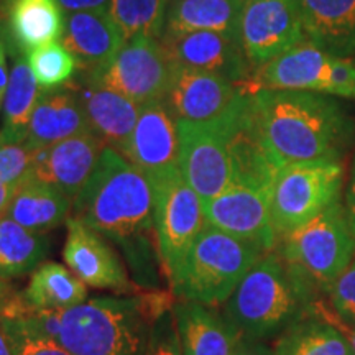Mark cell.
I'll return each mask as SVG.
<instances>
[{"instance_id": "cell-1", "label": "cell", "mask_w": 355, "mask_h": 355, "mask_svg": "<svg viewBox=\"0 0 355 355\" xmlns=\"http://www.w3.org/2000/svg\"><path fill=\"white\" fill-rule=\"evenodd\" d=\"M252 101L265 144L279 166L340 162L355 137V119L337 97L259 89L252 92Z\"/></svg>"}, {"instance_id": "cell-2", "label": "cell", "mask_w": 355, "mask_h": 355, "mask_svg": "<svg viewBox=\"0 0 355 355\" xmlns=\"http://www.w3.org/2000/svg\"><path fill=\"white\" fill-rule=\"evenodd\" d=\"M74 219L121 245L130 263L145 272L155 234L153 186L144 171L105 146L94 173L73 201Z\"/></svg>"}, {"instance_id": "cell-3", "label": "cell", "mask_w": 355, "mask_h": 355, "mask_svg": "<svg viewBox=\"0 0 355 355\" xmlns=\"http://www.w3.org/2000/svg\"><path fill=\"white\" fill-rule=\"evenodd\" d=\"M171 308L165 296H101L61 311L58 344L73 355H145L153 321Z\"/></svg>"}, {"instance_id": "cell-4", "label": "cell", "mask_w": 355, "mask_h": 355, "mask_svg": "<svg viewBox=\"0 0 355 355\" xmlns=\"http://www.w3.org/2000/svg\"><path fill=\"white\" fill-rule=\"evenodd\" d=\"M308 293L282 254L266 252L224 303V319L239 337L261 340L298 321Z\"/></svg>"}, {"instance_id": "cell-5", "label": "cell", "mask_w": 355, "mask_h": 355, "mask_svg": "<svg viewBox=\"0 0 355 355\" xmlns=\"http://www.w3.org/2000/svg\"><path fill=\"white\" fill-rule=\"evenodd\" d=\"M263 255L259 247L206 225L171 275L173 293L204 306L225 303Z\"/></svg>"}, {"instance_id": "cell-6", "label": "cell", "mask_w": 355, "mask_h": 355, "mask_svg": "<svg viewBox=\"0 0 355 355\" xmlns=\"http://www.w3.org/2000/svg\"><path fill=\"white\" fill-rule=\"evenodd\" d=\"M282 257L306 290L318 286L329 293L355 257V235L344 204L334 202L303 227L285 235Z\"/></svg>"}, {"instance_id": "cell-7", "label": "cell", "mask_w": 355, "mask_h": 355, "mask_svg": "<svg viewBox=\"0 0 355 355\" xmlns=\"http://www.w3.org/2000/svg\"><path fill=\"white\" fill-rule=\"evenodd\" d=\"M340 162H301L282 166L270 188V211L278 235L295 232L340 201Z\"/></svg>"}, {"instance_id": "cell-8", "label": "cell", "mask_w": 355, "mask_h": 355, "mask_svg": "<svg viewBox=\"0 0 355 355\" xmlns=\"http://www.w3.org/2000/svg\"><path fill=\"white\" fill-rule=\"evenodd\" d=\"M290 89L355 101V60L339 58L303 42L254 71L247 91Z\"/></svg>"}, {"instance_id": "cell-9", "label": "cell", "mask_w": 355, "mask_h": 355, "mask_svg": "<svg viewBox=\"0 0 355 355\" xmlns=\"http://www.w3.org/2000/svg\"><path fill=\"white\" fill-rule=\"evenodd\" d=\"M175 64L157 38H133L104 68L84 73V79L144 105L163 101Z\"/></svg>"}, {"instance_id": "cell-10", "label": "cell", "mask_w": 355, "mask_h": 355, "mask_svg": "<svg viewBox=\"0 0 355 355\" xmlns=\"http://www.w3.org/2000/svg\"><path fill=\"white\" fill-rule=\"evenodd\" d=\"M155 239L168 278L176 272L194 239L206 227L204 202L181 171L153 183Z\"/></svg>"}, {"instance_id": "cell-11", "label": "cell", "mask_w": 355, "mask_h": 355, "mask_svg": "<svg viewBox=\"0 0 355 355\" xmlns=\"http://www.w3.org/2000/svg\"><path fill=\"white\" fill-rule=\"evenodd\" d=\"M239 40L254 71L306 42L300 0H243Z\"/></svg>"}, {"instance_id": "cell-12", "label": "cell", "mask_w": 355, "mask_h": 355, "mask_svg": "<svg viewBox=\"0 0 355 355\" xmlns=\"http://www.w3.org/2000/svg\"><path fill=\"white\" fill-rule=\"evenodd\" d=\"M229 115L214 123L178 122L181 140L180 171L202 202L219 196L232 184V163L227 146Z\"/></svg>"}, {"instance_id": "cell-13", "label": "cell", "mask_w": 355, "mask_h": 355, "mask_svg": "<svg viewBox=\"0 0 355 355\" xmlns=\"http://www.w3.org/2000/svg\"><path fill=\"white\" fill-rule=\"evenodd\" d=\"M245 92L217 74L175 66L163 104L178 122L214 123L227 117Z\"/></svg>"}, {"instance_id": "cell-14", "label": "cell", "mask_w": 355, "mask_h": 355, "mask_svg": "<svg viewBox=\"0 0 355 355\" xmlns=\"http://www.w3.org/2000/svg\"><path fill=\"white\" fill-rule=\"evenodd\" d=\"M175 66L207 71L227 81L248 87L254 68L248 63L239 37L220 32L168 33L159 38Z\"/></svg>"}, {"instance_id": "cell-15", "label": "cell", "mask_w": 355, "mask_h": 355, "mask_svg": "<svg viewBox=\"0 0 355 355\" xmlns=\"http://www.w3.org/2000/svg\"><path fill=\"white\" fill-rule=\"evenodd\" d=\"M204 214L207 225L252 243L265 254L275 248L278 234L270 211V191L232 183L204 202Z\"/></svg>"}, {"instance_id": "cell-16", "label": "cell", "mask_w": 355, "mask_h": 355, "mask_svg": "<svg viewBox=\"0 0 355 355\" xmlns=\"http://www.w3.org/2000/svg\"><path fill=\"white\" fill-rule=\"evenodd\" d=\"M180 150L178 121L163 101L141 105L123 157L144 171L153 184L180 171Z\"/></svg>"}, {"instance_id": "cell-17", "label": "cell", "mask_w": 355, "mask_h": 355, "mask_svg": "<svg viewBox=\"0 0 355 355\" xmlns=\"http://www.w3.org/2000/svg\"><path fill=\"white\" fill-rule=\"evenodd\" d=\"M104 148L91 132L40 148L30 178L55 186L74 201L94 173Z\"/></svg>"}, {"instance_id": "cell-18", "label": "cell", "mask_w": 355, "mask_h": 355, "mask_svg": "<svg viewBox=\"0 0 355 355\" xmlns=\"http://www.w3.org/2000/svg\"><path fill=\"white\" fill-rule=\"evenodd\" d=\"M63 250L64 263L86 286L125 291L130 288L119 255L105 239L74 217H69Z\"/></svg>"}, {"instance_id": "cell-19", "label": "cell", "mask_w": 355, "mask_h": 355, "mask_svg": "<svg viewBox=\"0 0 355 355\" xmlns=\"http://www.w3.org/2000/svg\"><path fill=\"white\" fill-rule=\"evenodd\" d=\"M71 84L86 114L89 132L96 135L104 146L123 155L132 139L141 105L110 89L89 83L84 78L76 84Z\"/></svg>"}, {"instance_id": "cell-20", "label": "cell", "mask_w": 355, "mask_h": 355, "mask_svg": "<svg viewBox=\"0 0 355 355\" xmlns=\"http://www.w3.org/2000/svg\"><path fill=\"white\" fill-rule=\"evenodd\" d=\"M84 73L104 68L122 50L125 38L107 10L66 13L61 38Z\"/></svg>"}, {"instance_id": "cell-21", "label": "cell", "mask_w": 355, "mask_h": 355, "mask_svg": "<svg viewBox=\"0 0 355 355\" xmlns=\"http://www.w3.org/2000/svg\"><path fill=\"white\" fill-rule=\"evenodd\" d=\"M87 132L86 114L73 84L68 83L43 89L30 119L25 141L33 150H40Z\"/></svg>"}, {"instance_id": "cell-22", "label": "cell", "mask_w": 355, "mask_h": 355, "mask_svg": "<svg viewBox=\"0 0 355 355\" xmlns=\"http://www.w3.org/2000/svg\"><path fill=\"white\" fill-rule=\"evenodd\" d=\"M7 50L28 55L63 38L66 12L58 0H3Z\"/></svg>"}, {"instance_id": "cell-23", "label": "cell", "mask_w": 355, "mask_h": 355, "mask_svg": "<svg viewBox=\"0 0 355 355\" xmlns=\"http://www.w3.org/2000/svg\"><path fill=\"white\" fill-rule=\"evenodd\" d=\"M306 42L339 58H355V0H300Z\"/></svg>"}, {"instance_id": "cell-24", "label": "cell", "mask_w": 355, "mask_h": 355, "mask_svg": "<svg viewBox=\"0 0 355 355\" xmlns=\"http://www.w3.org/2000/svg\"><path fill=\"white\" fill-rule=\"evenodd\" d=\"M184 355H232L239 334L207 306L181 300L173 304Z\"/></svg>"}, {"instance_id": "cell-25", "label": "cell", "mask_w": 355, "mask_h": 355, "mask_svg": "<svg viewBox=\"0 0 355 355\" xmlns=\"http://www.w3.org/2000/svg\"><path fill=\"white\" fill-rule=\"evenodd\" d=\"M73 199L43 181L26 180L13 194L6 217L35 234L50 232L68 222Z\"/></svg>"}, {"instance_id": "cell-26", "label": "cell", "mask_w": 355, "mask_h": 355, "mask_svg": "<svg viewBox=\"0 0 355 355\" xmlns=\"http://www.w3.org/2000/svg\"><path fill=\"white\" fill-rule=\"evenodd\" d=\"M8 53L13 60L8 69L7 92L0 112V144H19L26 140L30 119L44 87L35 79L26 55L15 50H8Z\"/></svg>"}, {"instance_id": "cell-27", "label": "cell", "mask_w": 355, "mask_h": 355, "mask_svg": "<svg viewBox=\"0 0 355 355\" xmlns=\"http://www.w3.org/2000/svg\"><path fill=\"white\" fill-rule=\"evenodd\" d=\"M243 0H170L165 32H220L239 37ZM163 32V33H165Z\"/></svg>"}, {"instance_id": "cell-28", "label": "cell", "mask_w": 355, "mask_h": 355, "mask_svg": "<svg viewBox=\"0 0 355 355\" xmlns=\"http://www.w3.org/2000/svg\"><path fill=\"white\" fill-rule=\"evenodd\" d=\"M24 298L32 309L66 311L86 301L87 288L66 266L46 261L32 272Z\"/></svg>"}, {"instance_id": "cell-29", "label": "cell", "mask_w": 355, "mask_h": 355, "mask_svg": "<svg viewBox=\"0 0 355 355\" xmlns=\"http://www.w3.org/2000/svg\"><path fill=\"white\" fill-rule=\"evenodd\" d=\"M48 242L8 217L0 219V278H19L42 265Z\"/></svg>"}, {"instance_id": "cell-30", "label": "cell", "mask_w": 355, "mask_h": 355, "mask_svg": "<svg viewBox=\"0 0 355 355\" xmlns=\"http://www.w3.org/2000/svg\"><path fill=\"white\" fill-rule=\"evenodd\" d=\"M275 355H355L347 337L321 321H296L283 331Z\"/></svg>"}, {"instance_id": "cell-31", "label": "cell", "mask_w": 355, "mask_h": 355, "mask_svg": "<svg viewBox=\"0 0 355 355\" xmlns=\"http://www.w3.org/2000/svg\"><path fill=\"white\" fill-rule=\"evenodd\" d=\"M0 326L15 355H73L33 326L24 295H13L0 309Z\"/></svg>"}, {"instance_id": "cell-32", "label": "cell", "mask_w": 355, "mask_h": 355, "mask_svg": "<svg viewBox=\"0 0 355 355\" xmlns=\"http://www.w3.org/2000/svg\"><path fill=\"white\" fill-rule=\"evenodd\" d=\"M170 0H110L109 13L125 38H162Z\"/></svg>"}, {"instance_id": "cell-33", "label": "cell", "mask_w": 355, "mask_h": 355, "mask_svg": "<svg viewBox=\"0 0 355 355\" xmlns=\"http://www.w3.org/2000/svg\"><path fill=\"white\" fill-rule=\"evenodd\" d=\"M26 60L35 79L44 89L64 86L79 68L74 56L60 42L35 48L26 55Z\"/></svg>"}, {"instance_id": "cell-34", "label": "cell", "mask_w": 355, "mask_h": 355, "mask_svg": "<svg viewBox=\"0 0 355 355\" xmlns=\"http://www.w3.org/2000/svg\"><path fill=\"white\" fill-rule=\"evenodd\" d=\"M35 153L37 150L26 145V141L0 144V180L13 188L24 184L32 176Z\"/></svg>"}, {"instance_id": "cell-35", "label": "cell", "mask_w": 355, "mask_h": 355, "mask_svg": "<svg viewBox=\"0 0 355 355\" xmlns=\"http://www.w3.org/2000/svg\"><path fill=\"white\" fill-rule=\"evenodd\" d=\"M145 355H184L178 336L173 306L163 311L153 321Z\"/></svg>"}, {"instance_id": "cell-36", "label": "cell", "mask_w": 355, "mask_h": 355, "mask_svg": "<svg viewBox=\"0 0 355 355\" xmlns=\"http://www.w3.org/2000/svg\"><path fill=\"white\" fill-rule=\"evenodd\" d=\"M332 308L343 321L355 326V257L329 291Z\"/></svg>"}, {"instance_id": "cell-37", "label": "cell", "mask_w": 355, "mask_h": 355, "mask_svg": "<svg viewBox=\"0 0 355 355\" xmlns=\"http://www.w3.org/2000/svg\"><path fill=\"white\" fill-rule=\"evenodd\" d=\"M66 13L87 12V10H107L110 0H58Z\"/></svg>"}, {"instance_id": "cell-38", "label": "cell", "mask_w": 355, "mask_h": 355, "mask_svg": "<svg viewBox=\"0 0 355 355\" xmlns=\"http://www.w3.org/2000/svg\"><path fill=\"white\" fill-rule=\"evenodd\" d=\"M343 204L345 209V216H347L349 225L355 235V157L352 162V168H350L347 189H345V198Z\"/></svg>"}, {"instance_id": "cell-39", "label": "cell", "mask_w": 355, "mask_h": 355, "mask_svg": "<svg viewBox=\"0 0 355 355\" xmlns=\"http://www.w3.org/2000/svg\"><path fill=\"white\" fill-rule=\"evenodd\" d=\"M232 355H275V350L270 349L268 345L261 344L260 340L239 337Z\"/></svg>"}, {"instance_id": "cell-40", "label": "cell", "mask_w": 355, "mask_h": 355, "mask_svg": "<svg viewBox=\"0 0 355 355\" xmlns=\"http://www.w3.org/2000/svg\"><path fill=\"white\" fill-rule=\"evenodd\" d=\"M7 40L0 42V112H2L3 99H6L8 84V64H7Z\"/></svg>"}, {"instance_id": "cell-41", "label": "cell", "mask_w": 355, "mask_h": 355, "mask_svg": "<svg viewBox=\"0 0 355 355\" xmlns=\"http://www.w3.org/2000/svg\"><path fill=\"white\" fill-rule=\"evenodd\" d=\"M15 191H17V188H13V186L3 183V181L0 180V219H2V217H6L8 204H10Z\"/></svg>"}, {"instance_id": "cell-42", "label": "cell", "mask_w": 355, "mask_h": 355, "mask_svg": "<svg viewBox=\"0 0 355 355\" xmlns=\"http://www.w3.org/2000/svg\"><path fill=\"white\" fill-rule=\"evenodd\" d=\"M12 296H13V291L10 285H8L6 279L0 278V309L6 306V303L12 298Z\"/></svg>"}, {"instance_id": "cell-43", "label": "cell", "mask_w": 355, "mask_h": 355, "mask_svg": "<svg viewBox=\"0 0 355 355\" xmlns=\"http://www.w3.org/2000/svg\"><path fill=\"white\" fill-rule=\"evenodd\" d=\"M0 355H15L13 354L10 343H8L7 334L2 329V326H0Z\"/></svg>"}, {"instance_id": "cell-44", "label": "cell", "mask_w": 355, "mask_h": 355, "mask_svg": "<svg viewBox=\"0 0 355 355\" xmlns=\"http://www.w3.org/2000/svg\"><path fill=\"white\" fill-rule=\"evenodd\" d=\"M7 40V21H6V12H3V6L0 3V42Z\"/></svg>"}, {"instance_id": "cell-45", "label": "cell", "mask_w": 355, "mask_h": 355, "mask_svg": "<svg viewBox=\"0 0 355 355\" xmlns=\"http://www.w3.org/2000/svg\"><path fill=\"white\" fill-rule=\"evenodd\" d=\"M345 337H347L350 347H352L354 354H355V331H347V334H345Z\"/></svg>"}, {"instance_id": "cell-46", "label": "cell", "mask_w": 355, "mask_h": 355, "mask_svg": "<svg viewBox=\"0 0 355 355\" xmlns=\"http://www.w3.org/2000/svg\"><path fill=\"white\" fill-rule=\"evenodd\" d=\"M3 2V0H0V3H2Z\"/></svg>"}, {"instance_id": "cell-47", "label": "cell", "mask_w": 355, "mask_h": 355, "mask_svg": "<svg viewBox=\"0 0 355 355\" xmlns=\"http://www.w3.org/2000/svg\"><path fill=\"white\" fill-rule=\"evenodd\" d=\"M354 60H355V58H354Z\"/></svg>"}]
</instances>
